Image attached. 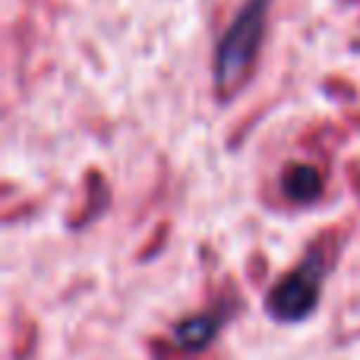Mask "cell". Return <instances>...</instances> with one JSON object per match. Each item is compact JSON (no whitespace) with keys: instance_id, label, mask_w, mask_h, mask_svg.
<instances>
[{"instance_id":"277c9868","label":"cell","mask_w":360,"mask_h":360,"mask_svg":"<svg viewBox=\"0 0 360 360\" xmlns=\"http://www.w3.org/2000/svg\"><path fill=\"white\" fill-rule=\"evenodd\" d=\"M281 190L294 202H316L323 196V174L313 165H291L281 177Z\"/></svg>"},{"instance_id":"3957f363","label":"cell","mask_w":360,"mask_h":360,"mask_svg":"<svg viewBox=\"0 0 360 360\" xmlns=\"http://www.w3.org/2000/svg\"><path fill=\"white\" fill-rule=\"evenodd\" d=\"M224 319L212 316V313H196V316H186L184 323L174 329V345L180 351H202L212 338L218 335Z\"/></svg>"},{"instance_id":"6da1fadb","label":"cell","mask_w":360,"mask_h":360,"mask_svg":"<svg viewBox=\"0 0 360 360\" xmlns=\"http://www.w3.org/2000/svg\"><path fill=\"white\" fill-rule=\"evenodd\" d=\"M272 0H247L215 44V89L231 95L250 76L266 38V19Z\"/></svg>"},{"instance_id":"7a4b0ae2","label":"cell","mask_w":360,"mask_h":360,"mask_svg":"<svg viewBox=\"0 0 360 360\" xmlns=\"http://www.w3.org/2000/svg\"><path fill=\"white\" fill-rule=\"evenodd\" d=\"M326 278V262L319 253H310L297 269L281 275L266 294V313L278 323H300L319 304Z\"/></svg>"}]
</instances>
